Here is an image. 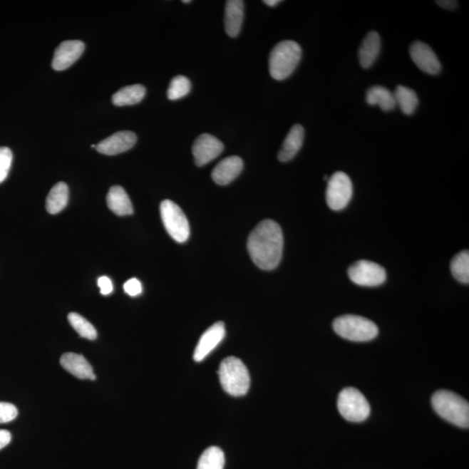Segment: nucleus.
<instances>
[{"mask_svg":"<svg viewBox=\"0 0 469 469\" xmlns=\"http://www.w3.org/2000/svg\"><path fill=\"white\" fill-rule=\"evenodd\" d=\"M284 234L280 225L272 220L260 222L248 238L250 257L258 268L272 270L279 265L284 252Z\"/></svg>","mask_w":469,"mask_h":469,"instance_id":"nucleus-1","label":"nucleus"},{"mask_svg":"<svg viewBox=\"0 0 469 469\" xmlns=\"http://www.w3.org/2000/svg\"><path fill=\"white\" fill-rule=\"evenodd\" d=\"M432 405L437 414L460 428L469 427V404L455 393L439 391L432 397Z\"/></svg>","mask_w":469,"mask_h":469,"instance_id":"nucleus-2","label":"nucleus"},{"mask_svg":"<svg viewBox=\"0 0 469 469\" xmlns=\"http://www.w3.org/2000/svg\"><path fill=\"white\" fill-rule=\"evenodd\" d=\"M301 58V46L297 42L285 41L277 43L269 55L270 75L276 81H284L297 69Z\"/></svg>","mask_w":469,"mask_h":469,"instance_id":"nucleus-3","label":"nucleus"},{"mask_svg":"<svg viewBox=\"0 0 469 469\" xmlns=\"http://www.w3.org/2000/svg\"><path fill=\"white\" fill-rule=\"evenodd\" d=\"M224 391L232 396H242L249 391L250 377L247 368L240 359L230 356L222 361L218 371Z\"/></svg>","mask_w":469,"mask_h":469,"instance_id":"nucleus-4","label":"nucleus"},{"mask_svg":"<svg viewBox=\"0 0 469 469\" xmlns=\"http://www.w3.org/2000/svg\"><path fill=\"white\" fill-rule=\"evenodd\" d=\"M337 335L353 341H368L376 339L379 329L375 323L367 318L346 315L337 317L333 324Z\"/></svg>","mask_w":469,"mask_h":469,"instance_id":"nucleus-5","label":"nucleus"},{"mask_svg":"<svg viewBox=\"0 0 469 469\" xmlns=\"http://www.w3.org/2000/svg\"><path fill=\"white\" fill-rule=\"evenodd\" d=\"M337 407L341 416L352 423H361L371 414L368 401L355 388H346L340 393Z\"/></svg>","mask_w":469,"mask_h":469,"instance_id":"nucleus-6","label":"nucleus"},{"mask_svg":"<svg viewBox=\"0 0 469 469\" xmlns=\"http://www.w3.org/2000/svg\"><path fill=\"white\" fill-rule=\"evenodd\" d=\"M163 224L167 232L178 242L188 240L190 225L188 220L177 205L170 200H165L160 205Z\"/></svg>","mask_w":469,"mask_h":469,"instance_id":"nucleus-7","label":"nucleus"},{"mask_svg":"<svg viewBox=\"0 0 469 469\" xmlns=\"http://www.w3.org/2000/svg\"><path fill=\"white\" fill-rule=\"evenodd\" d=\"M353 196V185L347 174L337 172L329 178L326 190V201L333 210H341L347 207Z\"/></svg>","mask_w":469,"mask_h":469,"instance_id":"nucleus-8","label":"nucleus"},{"mask_svg":"<svg viewBox=\"0 0 469 469\" xmlns=\"http://www.w3.org/2000/svg\"><path fill=\"white\" fill-rule=\"evenodd\" d=\"M349 277L354 284L364 287H376L386 281L387 274L383 267L376 262L360 260L353 264L348 270Z\"/></svg>","mask_w":469,"mask_h":469,"instance_id":"nucleus-9","label":"nucleus"},{"mask_svg":"<svg viewBox=\"0 0 469 469\" xmlns=\"http://www.w3.org/2000/svg\"><path fill=\"white\" fill-rule=\"evenodd\" d=\"M225 146L216 137L210 134H202L196 139L192 146L195 163L197 166H204L217 158L224 150Z\"/></svg>","mask_w":469,"mask_h":469,"instance_id":"nucleus-10","label":"nucleus"},{"mask_svg":"<svg viewBox=\"0 0 469 469\" xmlns=\"http://www.w3.org/2000/svg\"><path fill=\"white\" fill-rule=\"evenodd\" d=\"M409 53L412 61L423 73L437 75L442 70V65L437 58L435 51L427 43L421 41L413 43Z\"/></svg>","mask_w":469,"mask_h":469,"instance_id":"nucleus-11","label":"nucleus"},{"mask_svg":"<svg viewBox=\"0 0 469 469\" xmlns=\"http://www.w3.org/2000/svg\"><path fill=\"white\" fill-rule=\"evenodd\" d=\"M137 136L133 131L123 130L99 142L96 150L99 153L114 156L127 152L136 144Z\"/></svg>","mask_w":469,"mask_h":469,"instance_id":"nucleus-12","label":"nucleus"},{"mask_svg":"<svg viewBox=\"0 0 469 469\" xmlns=\"http://www.w3.org/2000/svg\"><path fill=\"white\" fill-rule=\"evenodd\" d=\"M86 46L81 41H67L63 42L55 50L53 59V68L55 71H63L73 66L85 51Z\"/></svg>","mask_w":469,"mask_h":469,"instance_id":"nucleus-13","label":"nucleus"},{"mask_svg":"<svg viewBox=\"0 0 469 469\" xmlns=\"http://www.w3.org/2000/svg\"><path fill=\"white\" fill-rule=\"evenodd\" d=\"M225 336V326L222 321H218L206 331L197 345L194 352V360L202 361L210 353L213 351Z\"/></svg>","mask_w":469,"mask_h":469,"instance_id":"nucleus-14","label":"nucleus"},{"mask_svg":"<svg viewBox=\"0 0 469 469\" xmlns=\"http://www.w3.org/2000/svg\"><path fill=\"white\" fill-rule=\"evenodd\" d=\"M244 162L237 156L226 158L218 163L212 170V180L220 185H227L239 176Z\"/></svg>","mask_w":469,"mask_h":469,"instance_id":"nucleus-15","label":"nucleus"},{"mask_svg":"<svg viewBox=\"0 0 469 469\" xmlns=\"http://www.w3.org/2000/svg\"><path fill=\"white\" fill-rule=\"evenodd\" d=\"M62 367L79 379L96 380L93 367L85 357L76 353H66L61 356Z\"/></svg>","mask_w":469,"mask_h":469,"instance_id":"nucleus-16","label":"nucleus"},{"mask_svg":"<svg viewBox=\"0 0 469 469\" xmlns=\"http://www.w3.org/2000/svg\"><path fill=\"white\" fill-rule=\"evenodd\" d=\"M244 2L240 0H230L226 2L225 26L230 37L236 38L239 34L244 21Z\"/></svg>","mask_w":469,"mask_h":469,"instance_id":"nucleus-17","label":"nucleus"},{"mask_svg":"<svg viewBox=\"0 0 469 469\" xmlns=\"http://www.w3.org/2000/svg\"><path fill=\"white\" fill-rule=\"evenodd\" d=\"M304 140V129L301 125H295L290 129L286 137L280 152L278 153V159L281 162H288L295 158L299 152Z\"/></svg>","mask_w":469,"mask_h":469,"instance_id":"nucleus-18","label":"nucleus"},{"mask_svg":"<svg viewBox=\"0 0 469 469\" xmlns=\"http://www.w3.org/2000/svg\"><path fill=\"white\" fill-rule=\"evenodd\" d=\"M381 38L376 31H371L366 35L359 48V61L361 67L371 68L378 58L381 51Z\"/></svg>","mask_w":469,"mask_h":469,"instance_id":"nucleus-19","label":"nucleus"},{"mask_svg":"<svg viewBox=\"0 0 469 469\" xmlns=\"http://www.w3.org/2000/svg\"><path fill=\"white\" fill-rule=\"evenodd\" d=\"M107 205L113 213L118 216H129L133 213V206L123 187L115 185L111 187L107 194Z\"/></svg>","mask_w":469,"mask_h":469,"instance_id":"nucleus-20","label":"nucleus"},{"mask_svg":"<svg viewBox=\"0 0 469 469\" xmlns=\"http://www.w3.org/2000/svg\"><path fill=\"white\" fill-rule=\"evenodd\" d=\"M69 188L63 182L56 184L50 190L46 198V210L50 214L61 212L68 204Z\"/></svg>","mask_w":469,"mask_h":469,"instance_id":"nucleus-21","label":"nucleus"},{"mask_svg":"<svg viewBox=\"0 0 469 469\" xmlns=\"http://www.w3.org/2000/svg\"><path fill=\"white\" fill-rule=\"evenodd\" d=\"M369 105H378L384 111L392 110L396 104L393 93L384 86H376L369 88L366 95Z\"/></svg>","mask_w":469,"mask_h":469,"instance_id":"nucleus-22","label":"nucleus"},{"mask_svg":"<svg viewBox=\"0 0 469 469\" xmlns=\"http://www.w3.org/2000/svg\"><path fill=\"white\" fill-rule=\"evenodd\" d=\"M145 93V87L142 85L123 87L113 95V103L116 106L136 105L143 100Z\"/></svg>","mask_w":469,"mask_h":469,"instance_id":"nucleus-23","label":"nucleus"},{"mask_svg":"<svg viewBox=\"0 0 469 469\" xmlns=\"http://www.w3.org/2000/svg\"><path fill=\"white\" fill-rule=\"evenodd\" d=\"M393 97L396 105H398L401 110L406 115L414 113L419 105V99L415 91L406 86H397Z\"/></svg>","mask_w":469,"mask_h":469,"instance_id":"nucleus-24","label":"nucleus"},{"mask_svg":"<svg viewBox=\"0 0 469 469\" xmlns=\"http://www.w3.org/2000/svg\"><path fill=\"white\" fill-rule=\"evenodd\" d=\"M225 457L222 449L210 447L202 453L197 469H224Z\"/></svg>","mask_w":469,"mask_h":469,"instance_id":"nucleus-25","label":"nucleus"},{"mask_svg":"<svg viewBox=\"0 0 469 469\" xmlns=\"http://www.w3.org/2000/svg\"><path fill=\"white\" fill-rule=\"evenodd\" d=\"M453 276L460 283L468 284L469 283V253L468 250L457 254L453 258L450 264Z\"/></svg>","mask_w":469,"mask_h":469,"instance_id":"nucleus-26","label":"nucleus"},{"mask_svg":"<svg viewBox=\"0 0 469 469\" xmlns=\"http://www.w3.org/2000/svg\"><path fill=\"white\" fill-rule=\"evenodd\" d=\"M68 321L71 327L76 331L83 339L95 340L97 339L98 333L94 326L87 321L85 317L78 313H70Z\"/></svg>","mask_w":469,"mask_h":469,"instance_id":"nucleus-27","label":"nucleus"},{"mask_svg":"<svg viewBox=\"0 0 469 469\" xmlns=\"http://www.w3.org/2000/svg\"><path fill=\"white\" fill-rule=\"evenodd\" d=\"M192 90V83L185 76L175 77L170 83L167 96L170 100H177L188 95Z\"/></svg>","mask_w":469,"mask_h":469,"instance_id":"nucleus-28","label":"nucleus"},{"mask_svg":"<svg viewBox=\"0 0 469 469\" xmlns=\"http://www.w3.org/2000/svg\"><path fill=\"white\" fill-rule=\"evenodd\" d=\"M11 163H13L11 150L7 147H0V184L6 180Z\"/></svg>","mask_w":469,"mask_h":469,"instance_id":"nucleus-29","label":"nucleus"},{"mask_svg":"<svg viewBox=\"0 0 469 469\" xmlns=\"http://www.w3.org/2000/svg\"><path fill=\"white\" fill-rule=\"evenodd\" d=\"M19 412L14 404L0 401V423H7L16 419Z\"/></svg>","mask_w":469,"mask_h":469,"instance_id":"nucleus-30","label":"nucleus"},{"mask_svg":"<svg viewBox=\"0 0 469 469\" xmlns=\"http://www.w3.org/2000/svg\"><path fill=\"white\" fill-rule=\"evenodd\" d=\"M125 292L130 297L140 295L143 292L142 284L137 278H131L124 285Z\"/></svg>","mask_w":469,"mask_h":469,"instance_id":"nucleus-31","label":"nucleus"},{"mask_svg":"<svg viewBox=\"0 0 469 469\" xmlns=\"http://www.w3.org/2000/svg\"><path fill=\"white\" fill-rule=\"evenodd\" d=\"M98 285L100 289L102 295L108 296L113 292V285L109 277H101L98 278Z\"/></svg>","mask_w":469,"mask_h":469,"instance_id":"nucleus-32","label":"nucleus"},{"mask_svg":"<svg viewBox=\"0 0 469 469\" xmlns=\"http://www.w3.org/2000/svg\"><path fill=\"white\" fill-rule=\"evenodd\" d=\"M11 435L9 431L5 429H0V450L7 446L11 443Z\"/></svg>","mask_w":469,"mask_h":469,"instance_id":"nucleus-33","label":"nucleus"},{"mask_svg":"<svg viewBox=\"0 0 469 469\" xmlns=\"http://www.w3.org/2000/svg\"><path fill=\"white\" fill-rule=\"evenodd\" d=\"M436 3L446 10H455L458 6V2L454 1V0H439V1H436Z\"/></svg>","mask_w":469,"mask_h":469,"instance_id":"nucleus-34","label":"nucleus"},{"mask_svg":"<svg viewBox=\"0 0 469 469\" xmlns=\"http://www.w3.org/2000/svg\"><path fill=\"white\" fill-rule=\"evenodd\" d=\"M264 3L270 7H274L277 6L281 1L280 0H264Z\"/></svg>","mask_w":469,"mask_h":469,"instance_id":"nucleus-35","label":"nucleus"},{"mask_svg":"<svg viewBox=\"0 0 469 469\" xmlns=\"http://www.w3.org/2000/svg\"><path fill=\"white\" fill-rule=\"evenodd\" d=\"M91 148L96 149V145H91Z\"/></svg>","mask_w":469,"mask_h":469,"instance_id":"nucleus-36","label":"nucleus"},{"mask_svg":"<svg viewBox=\"0 0 469 469\" xmlns=\"http://www.w3.org/2000/svg\"><path fill=\"white\" fill-rule=\"evenodd\" d=\"M182 2H184V3H190L192 1H190V0H185V1H182Z\"/></svg>","mask_w":469,"mask_h":469,"instance_id":"nucleus-37","label":"nucleus"}]
</instances>
